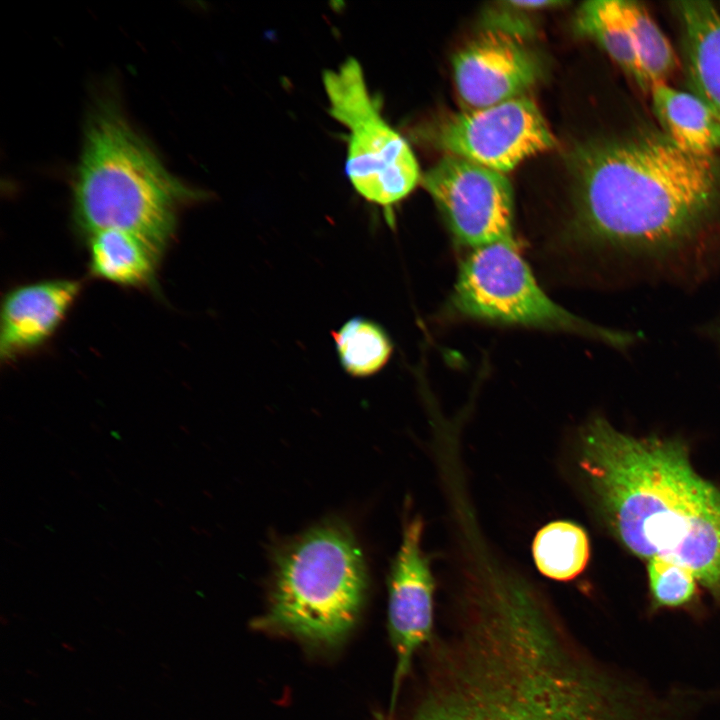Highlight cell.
<instances>
[{"label":"cell","mask_w":720,"mask_h":720,"mask_svg":"<svg viewBox=\"0 0 720 720\" xmlns=\"http://www.w3.org/2000/svg\"><path fill=\"white\" fill-rule=\"evenodd\" d=\"M428 136L448 154L505 174L556 144L540 109L526 95L452 114Z\"/></svg>","instance_id":"obj_7"},{"label":"cell","mask_w":720,"mask_h":720,"mask_svg":"<svg viewBox=\"0 0 720 720\" xmlns=\"http://www.w3.org/2000/svg\"><path fill=\"white\" fill-rule=\"evenodd\" d=\"M337 356L344 371L354 378L379 373L393 353L387 331L376 321L357 316L332 332Z\"/></svg>","instance_id":"obj_17"},{"label":"cell","mask_w":720,"mask_h":720,"mask_svg":"<svg viewBox=\"0 0 720 720\" xmlns=\"http://www.w3.org/2000/svg\"><path fill=\"white\" fill-rule=\"evenodd\" d=\"M195 197L114 107L93 114L74 184V215L85 233L127 231L160 256L173 237L177 206Z\"/></svg>","instance_id":"obj_3"},{"label":"cell","mask_w":720,"mask_h":720,"mask_svg":"<svg viewBox=\"0 0 720 720\" xmlns=\"http://www.w3.org/2000/svg\"><path fill=\"white\" fill-rule=\"evenodd\" d=\"M452 66L458 94L468 109L525 96L541 73L522 37L505 28L480 33L457 52Z\"/></svg>","instance_id":"obj_10"},{"label":"cell","mask_w":720,"mask_h":720,"mask_svg":"<svg viewBox=\"0 0 720 720\" xmlns=\"http://www.w3.org/2000/svg\"><path fill=\"white\" fill-rule=\"evenodd\" d=\"M574 212L556 250L655 251L687 239L716 201L712 157L663 135L601 144L580 158Z\"/></svg>","instance_id":"obj_2"},{"label":"cell","mask_w":720,"mask_h":720,"mask_svg":"<svg viewBox=\"0 0 720 720\" xmlns=\"http://www.w3.org/2000/svg\"><path fill=\"white\" fill-rule=\"evenodd\" d=\"M448 311L464 319L573 333L615 346L631 341V335L594 325L554 302L514 237L471 250L460 265Z\"/></svg>","instance_id":"obj_5"},{"label":"cell","mask_w":720,"mask_h":720,"mask_svg":"<svg viewBox=\"0 0 720 720\" xmlns=\"http://www.w3.org/2000/svg\"><path fill=\"white\" fill-rule=\"evenodd\" d=\"M457 243L475 249L514 237V200L505 173L447 154L420 181Z\"/></svg>","instance_id":"obj_8"},{"label":"cell","mask_w":720,"mask_h":720,"mask_svg":"<svg viewBox=\"0 0 720 720\" xmlns=\"http://www.w3.org/2000/svg\"><path fill=\"white\" fill-rule=\"evenodd\" d=\"M563 1H554V0H537V1H508L506 4L509 6L515 8V9H521V10H539V9H546L551 7H556L564 4Z\"/></svg>","instance_id":"obj_20"},{"label":"cell","mask_w":720,"mask_h":720,"mask_svg":"<svg viewBox=\"0 0 720 720\" xmlns=\"http://www.w3.org/2000/svg\"><path fill=\"white\" fill-rule=\"evenodd\" d=\"M576 26L596 42L642 90L648 91L618 0H592L576 13Z\"/></svg>","instance_id":"obj_15"},{"label":"cell","mask_w":720,"mask_h":720,"mask_svg":"<svg viewBox=\"0 0 720 720\" xmlns=\"http://www.w3.org/2000/svg\"><path fill=\"white\" fill-rule=\"evenodd\" d=\"M366 589V565L352 532L325 522L277 554L266 620L311 643L335 644L355 624Z\"/></svg>","instance_id":"obj_4"},{"label":"cell","mask_w":720,"mask_h":720,"mask_svg":"<svg viewBox=\"0 0 720 720\" xmlns=\"http://www.w3.org/2000/svg\"><path fill=\"white\" fill-rule=\"evenodd\" d=\"M422 531L419 516L406 521L389 573L388 627L396 655L395 691L433 631L435 582L421 547Z\"/></svg>","instance_id":"obj_9"},{"label":"cell","mask_w":720,"mask_h":720,"mask_svg":"<svg viewBox=\"0 0 720 720\" xmlns=\"http://www.w3.org/2000/svg\"><path fill=\"white\" fill-rule=\"evenodd\" d=\"M651 605L659 609H690L698 601V581L688 567L654 557L648 560Z\"/></svg>","instance_id":"obj_19"},{"label":"cell","mask_w":720,"mask_h":720,"mask_svg":"<svg viewBox=\"0 0 720 720\" xmlns=\"http://www.w3.org/2000/svg\"><path fill=\"white\" fill-rule=\"evenodd\" d=\"M577 466L610 529L635 555L688 567L720 604V490L678 441L636 438L595 418Z\"/></svg>","instance_id":"obj_1"},{"label":"cell","mask_w":720,"mask_h":720,"mask_svg":"<svg viewBox=\"0 0 720 720\" xmlns=\"http://www.w3.org/2000/svg\"><path fill=\"white\" fill-rule=\"evenodd\" d=\"M330 114L349 131L346 174L367 201L390 207L406 198L421 181L407 141L381 116L362 67L348 58L323 74Z\"/></svg>","instance_id":"obj_6"},{"label":"cell","mask_w":720,"mask_h":720,"mask_svg":"<svg viewBox=\"0 0 720 720\" xmlns=\"http://www.w3.org/2000/svg\"><path fill=\"white\" fill-rule=\"evenodd\" d=\"M648 91L666 83L676 67L675 52L662 30L639 3L618 0Z\"/></svg>","instance_id":"obj_18"},{"label":"cell","mask_w":720,"mask_h":720,"mask_svg":"<svg viewBox=\"0 0 720 720\" xmlns=\"http://www.w3.org/2000/svg\"><path fill=\"white\" fill-rule=\"evenodd\" d=\"M677 10L694 94L720 121V12L708 1H681Z\"/></svg>","instance_id":"obj_12"},{"label":"cell","mask_w":720,"mask_h":720,"mask_svg":"<svg viewBox=\"0 0 720 720\" xmlns=\"http://www.w3.org/2000/svg\"><path fill=\"white\" fill-rule=\"evenodd\" d=\"M62 645H63V647H65V648H66L67 650H69V651H72V650H73V647H70V646L67 645L66 643H63Z\"/></svg>","instance_id":"obj_21"},{"label":"cell","mask_w":720,"mask_h":720,"mask_svg":"<svg viewBox=\"0 0 720 720\" xmlns=\"http://www.w3.org/2000/svg\"><path fill=\"white\" fill-rule=\"evenodd\" d=\"M79 290L77 281L54 279L9 291L1 307V359H13L44 343L63 320Z\"/></svg>","instance_id":"obj_11"},{"label":"cell","mask_w":720,"mask_h":720,"mask_svg":"<svg viewBox=\"0 0 720 720\" xmlns=\"http://www.w3.org/2000/svg\"><path fill=\"white\" fill-rule=\"evenodd\" d=\"M91 272L102 279L138 286L153 280L159 255L140 237L119 229L89 236Z\"/></svg>","instance_id":"obj_14"},{"label":"cell","mask_w":720,"mask_h":720,"mask_svg":"<svg viewBox=\"0 0 720 720\" xmlns=\"http://www.w3.org/2000/svg\"><path fill=\"white\" fill-rule=\"evenodd\" d=\"M532 555L542 575L556 581H570L586 568L590 558V541L586 531L577 523L556 520L536 533Z\"/></svg>","instance_id":"obj_16"},{"label":"cell","mask_w":720,"mask_h":720,"mask_svg":"<svg viewBox=\"0 0 720 720\" xmlns=\"http://www.w3.org/2000/svg\"><path fill=\"white\" fill-rule=\"evenodd\" d=\"M649 92L663 134L684 151L712 157L720 148V121L707 104L667 82L654 85Z\"/></svg>","instance_id":"obj_13"}]
</instances>
